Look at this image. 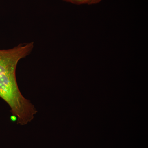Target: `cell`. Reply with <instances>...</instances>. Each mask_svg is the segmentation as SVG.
<instances>
[{
    "instance_id": "1",
    "label": "cell",
    "mask_w": 148,
    "mask_h": 148,
    "mask_svg": "<svg viewBox=\"0 0 148 148\" xmlns=\"http://www.w3.org/2000/svg\"><path fill=\"white\" fill-rule=\"evenodd\" d=\"M34 42L20 43L8 49L0 50V98L9 106L17 124L25 125L32 121L36 109L21 94L16 77L18 62L32 53Z\"/></svg>"
},
{
    "instance_id": "2",
    "label": "cell",
    "mask_w": 148,
    "mask_h": 148,
    "mask_svg": "<svg viewBox=\"0 0 148 148\" xmlns=\"http://www.w3.org/2000/svg\"><path fill=\"white\" fill-rule=\"evenodd\" d=\"M67 2L71 3L73 4L80 5L87 4V0H62Z\"/></svg>"
},
{
    "instance_id": "3",
    "label": "cell",
    "mask_w": 148,
    "mask_h": 148,
    "mask_svg": "<svg viewBox=\"0 0 148 148\" xmlns=\"http://www.w3.org/2000/svg\"><path fill=\"white\" fill-rule=\"evenodd\" d=\"M103 0H87V4L93 5L98 3Z\"/></svg>"
}]
</instances>
